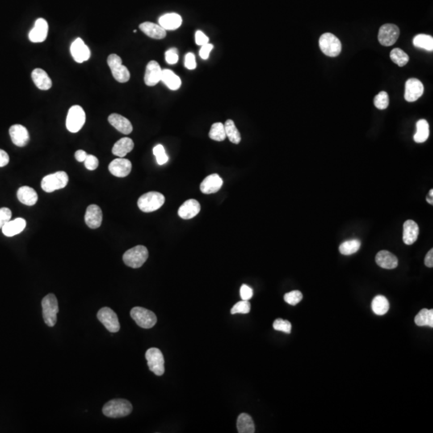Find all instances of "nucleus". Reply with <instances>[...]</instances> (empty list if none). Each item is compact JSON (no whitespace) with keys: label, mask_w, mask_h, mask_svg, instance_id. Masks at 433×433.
Masks as SVG:
<instances>
[{"label":"nucleus","mask_w":433,"mask_h":433,"mask_svg":"<svg viewBox=\"0 0 433 433\" xmlns=\"http://www.w3.org/2000/svg\"><path fill=\"white\" fill-rule=\"evenodd\" d=\"M132 405L128 400L123 399L111 400L104 405L103 414L109 418H120L132 413Z\"/></svg>","instance_id":"1"},{"label":"nucleus","mask_w":433,"mask_h":433,"mask_svg":"<svg viewBox=\"0 0 433 433\" xmlns=\"http://www.w3.org/2000/svg\"><path fill=\"white\" fill-rule=\"evenodd\" d=\"M425 266H428L429 268H432L433 266V250L431 249V250H429L428 252L427 255L425 257Z\"/></svg>","instance_id":"54"},{"label":"nucleus","mask_w":433,"mask_h":433,"mask_svg":"<svg viewBox=\"0 0 433 433\" xmlns=\"http://www.w3.org/2000/svg\"><path fill=\"white\" fill-rule=\"evenodd\" d=\"M222 185L223 181L221 177L216 173H214L203 180L201 183L200 190L205 194H215L220 190Z\"/></svg>","instance_id":"20"},{"label":"nucleus","mask_w":433,"mask_h":433,"mask_svg":"<svg viewBox=\"0 0 433 433\" xmlns=\"http://www.w3.org/2000/svg\"><path fill=\"white\" fill-rule=\"evenodd\" d=\"M85 120H86V115L82 107L80 106H72L67 115V128L69 132L76 133L83 128Z\"/></svg>","instance_id":"8"},{"label":"nucleus","mask_w":433,"mask_h":433,"mask_svg":"<svg viewBox=\"0 0 433 433\" xmlns=\"http://www.w3.org/2000/svg\"><path fill=\"white\" fill-rule=\"evenodd\" d=\"M320 48L326 56L335 57L342 51L340 40L331 33L323 34L320 38Z\"/></svg>","instance_id":"7"},{"label":"nucleus","mask_w":433,"mask_h":433,"mask_svg":"<svg viewBox=\"0 0 433 433\" xmlns=\"http://www.w3.org/2000/svg\"><path fill=\"white\" fill-rule=\"evenodd\" d=\"M10 138L13 144L18 147H24L30 140V136L27 128L21 124H14L9 129Z\"/></svg>","instance_id":"17"},{"label":"nucleus","mask_w":433,"mask_h":433,"mask_svg":"<svg viewBox=\"0 0 433 433\" xmlns=\"http://www.w3.org/2000/svg\"><path fill=\"white\" fill-rule=\"evenodd\" d=\"M413 44L416 48L427 50L429 52L433 51V38L431 35L420 34L415 36Z\"/></svg>","instance_id":"36"},{"label":"nucleus","mask_w":433,"mask_h":433,"mask_svg":"<svg viewBox=\"0 0 433 433\" xmlns=\"http://www.w3.org/2000/svg\"><path fill=\"white\" fill-rule=\"evenodd\" d=\"M178 50L176 48H171L168 50L167 52H165V60L167 61L169 64H175L178 63Z\"/></svg>","instance_id":"48"},{"label":"nucleus","mask_w":433,"mask_h":433,"mask_svg":"<svg viewBox=\"0 0 433 433\" xmlns=\"http://www.w3.org/2000/svg\"><path fill=\"white\" fill-rule=\"evenodd\" d=\"M375 262L378 266L387 270H392L398 266V258L388 250H381L376 254Z\"/></svg>","instance_id":"23"},{"label":"nucleus","mask_w":433,"mask_h":433,"mask_svg":"<svg viewBox=\"0 0 433 433\" xmlns=\"http://www.w3.org/2000/svg\"><path fill=\"white\" fill-rule=\"evenodd\" d=\"M159 25L165 30H176L181 27L182 19L181 15L176 13L163 14L159 18Z\"/></svg>","instance_id":"26"},{"label":"nucleus","mask_w":433,"mask_h":433,"mask_svg":"<svg viewBox=\"0 0 433 433\" xmlns=\"http://www.w3.org/2000/svg\"><path fill=\"white\" fill-rule=\"evenodd\" d=\"M97 319L111 333L120 330V325L116 314L109 308H103L97 313Z\"/></svg>","instance_id":"11"},{"label":"nucleus","mask_w":433,"mask_h":433,"mask_svg":"<svg viewBox=\"0 0 433 433\" xmlns=\"http://www.w3.org/2000/svg\"><path fill=\"white\" fill-rule=\"evenodd\" d=\"M429 196L433 197V190H431L429 191Z\"/></svg>","instance_id":"57"},{"label":"nucleus","mask_w":433,"mask_h":433,"mask_svg":"<svg viewBox=\"0 0 433 433\" xmlns=\"http://www.w3.org/2000/svg\"><path fill=\"white\" fill-rule=\"evenodd\" d=\"M68 183V174L65 172L59 171L44 177L42 180L41 187L43 191L52 193L66 187Z\"/></svg>","instance_id":"5"},{"label":"nucleus","mask_w":433,"mask_h":433,"mask_svg":"<svg viewBox=\"0 0 433 433\" xmlns=\"http://www.w3.org/2000/svg\"><path fill=\"white\" fill-rule=\"evenodd\" d=\"M88 153L84 150H77L75 153V157L77 159V161L79 162H84L86 159Z\"/></svg>","instance_id":"55"},{"label":"nucleus","mask_w":433,"mask_h":433,"mask_svg":"<svg viewBox=\"0 0 433 433\" xmlns=\"http://www.w3.org/2000/svg\"><path fill=\"white\" fill-rule=\"evenodd\" d=\"M389 302L383 295H377L374 298L371 303V308L374 313L377 316H384L389 310Z\"/></svg>","instance_id":"33"},{"label":"nucleus","mask_w":433,"mask_h":433,"mask_svg":"<svg viewBox=\"0 0 433 433\" xmlns=\"http://www.w3.org/2000/svg\"><path fill=\"white\" fill-rule=\"evenodd\" d=\"M11 215L12 214H11L10 209L6 208V207L0 209V229H2V226L6 222L10 221Z\"/></svg>","instance_id":"46"},{"label":"nucleus","mask_w":433,"mask_h":433,"mask_svg":"<svg viewBox=\"0 0 433 433\" xmlns=\"http://www.w3.org/2000/svg\"><path fill=\"white\" fill-rule=\"evenodd\" d=\"M165 202V198L163 194L152 191L140 197L137 205L139 209L142 212L151 213L154 212L161 208Z\"/></svg>","instance_id":"4"},{"label":"nucleus","mask_w":433,"mask_h":433,"mask_svg":"<svg viewBox=\"0 0 433 433\" xmlns=\"http://www.w3.org/2000/svg\"><path fill=\"white\" fill-rule=\"evenodd\" d=\"M253 290L247 285L243 284L240 289V295L242 300L249 301L253 297Z\"/></svg>","instance_id":"50"},{"label":"nucleus","mask_w":433,"mask_h":433,"mask_svg":"<svg viewBox=\"0 0 433 433\" xmlns=\"http://www.w3.org/2000/svg\"><path fill=\"white\" fill-rule=\"evenodd\" d=\"M250 312V303L247 300H241L236 303L231 309V314H248Z\"/></svg>","instance_id":"43"},{"label":"nucleus","mask_w":433,"mask_h":433,"mask_svg":"<svg viewBox=\"0 0 433 433\" xmlns=\"http://www.w3.org/2000/svg\"><path fill=\"white\" fill-rule=\"evenodd\" d=\"M425 88L421 81L415 78L409 79L405 85L404 98L408 102H414L422 97Z\"/></svg>","instance_id":"13"},{"label":"nucleus","mask_w":433,"mask_h":433,"mask_svg":"<svg viewBox=\"0 0 433 433\" xmlns=\"http://www.w3.org/2000/svg\"><path fill=\"white\" fill-rule=\"evenodd\" d=\"M374 105L378 109H386L389 106V97L386 92H380L374 98Z\"/></svg>","instance_id":"41"},{"label":"nucleus","mask_w":433,"mask_h":433,"mask_svg":"<svg viewBox=\"0 0 433 433\" xmlns=\"http://www.w3.org/2000/svg\"><path fill=\"white\" fill-rule=\"evenodd\" d=\"M213 48H214V45L210 43H207V44H205V45L202 46V48H201L200 52H199L201 58H202V59H203V60H207V59H208L209 58V56H210V53H211V51H212Z\"/></svg>","instance_id":"51"},{"label":"nucleus","mask_w":433,"mask_h":433,"mask_svg":"<svg viewBox=\"0 0 433 433\" xmlns=\"http://www.w3.org/2000/svg\"><path fill=\"white\" fill-rule=\"evenodd\" d=\"M161 81H162L169 89H171L173 91L179 89L180 87L182 85V81H181L180 77L177 76L173 71L169 70V69L162 70Z\"/></svg>","instance_id":"31"},{"label":"nucleus","mask_w":433,"mask_h":433,"mask_svg":"<svg viewBox=\"0 0 433 433\" xmlns=\"http://www.w3.org/2000/svg\"><path fill=\"white\" fill-rule=\"evenodd\" d=\"M43 317L45 324L50 327L55 326L57 321L59 305L57 299L53 294H48L42 300Z\"/></svg>","instance_id":"3"},{"label":"nucleus","mask_w":433,"mask_h":433,"mask_svg":"<svg viewBox=\"0 0 433 433\" xmlns=\"http://www.w3.org/2000/svg\"><path fill=\"white\" fill-rule=\"evenodd\" d=\"M400 36V29L396 25L386 23L380 28L378 39L380 44L385 47L393 45Z\"/></svg>","instance_id":"12"},{"label":"nucleus","mask_w":433,"mask_h":433,"mask_svg":"<svg viewBox=\"0 0 433 433\" xmlns=\"http://www.w3.org/2000/svg\"><path fill=\"white\" fill-rule=\"evenodd\" d=\"M108 64L111 69V74L115 81L120 83L128 82L130 79V72L128 68L122 64L121 58L115 55L111 54L108 57Z\"/></svg>","instance_id":"9"},{"label":"nucleus","mask_w":433,"mask_h":433,"mask_svg":"<svg viewBox=\"0 0 433 433\" xmlns=\"http://www.w3.org/2000/svg\"><path fill=\"white\" fill-rule=\"evenodd\" d=\"M426 201L429 202V204L433 205V197L428 196L426 198Z\"/></svg>","instance_id":"56"},{"label":"nucleus","mask_w":433,"mask_h":433,"mask_svg":"<svg viewBox=\"0 0 433 433\" xmlns=\"http://www.w3.org/2000/svg\"><path fill=\"white\" fill-rule=\"evenodd\" d=\"M237 432L239 433H254L255 432L254 421L246 413H241L237 418Z\"/></svg>","instance_id":"32"},{"label":"nucleus","mask_w":433,"mask_h":433,"mask_svg":"<svg viewBox=\"0 0 433 433\" xmlns=\"http://www.w3.org/2000/svg\"><path fill=\"white\" fill-rule=\"evenodd\" d=\"M139 27L145 35L153 39H161L166 36V30L156 23L144 22L141 23Z\"/></svg>","instance_id":"27"},{"label":"nucleus","mask_w":433,"mask_h":433,"mask_svg":"<svg viewBox=\"0 0 433 433\" xmlns=\"http://www.w3.org/2000/svg\"><path fill=\"white\" fill-rule=\"evenodd\" d=\"M153 154L157 158V162L160 165H165L169 160L167 154L165 153V148L161 144H157L153 148Z\"/></svg>","instance_id":"42"},{"label":"nucleus","mask_w":433,"mask_h":433,"mask_svg":"<svg viewBox=\"0 0 433 433\" xmlns=\"http://www.w3.org/2000/svg\"><path fill=\"white\" fill-rule=\"evenodd\" d=\"M71 54L75 61L77 63H83L89 60L91 56V52L89 47L85 44V42L81 38H77L71 45Z\"/></svg>","instance_id":"15"},{"label":"nucleus","mask_w":433,"mask_h":433,"mask_svg":"<svg viewBox=\"0 0 433 433\" xmlns=\"http://www.w3.org/2000/svg\"><path fill=\"white\" fill-rule=\"evenodd\" d=\"M48 23L47 21L39 18L35 21L33 28L29 32V39L32 43H41L44 41L48 36Z\"/></svg>","instance_id":"16"},{"label":"nucleus","mask_w":433,"mask_h":433,"mask_svg":"<svg viewBox=\"0 0 433 433\" xmlns=\"http://www.w3.org/2000/svg\"><path fill=\"white\" fill-rule=\"evenodd\" d=\"M149 258V251L144 245H136L124 253L123 261L126 266L132 268H140Z\"/></svg>","instance_id":"2"},{"label":"nucleus","mask_w":433,"mask_h":433,"mask_svg":"<svg viewBox=\"0 0 433 433\" xmlns=\"http://www.w3.org/2000/svg\"><path fill=\"white\" fill-rule=\"evenodd\" d=\"M209 136L211 137V139L216 140V141H223L225 140L226 138V134H225L224 124H221L220 122L213 124L210 133H209Z\"/></svg>","instance_id":"40"},{"label":"nucleus","mask_w":433,"mask_h":433,"mask_svg":"<svg viewBox=\"0 0 433 433\" xmlns=\"http://www.w3.org/2000/svg\"><path fill=\"white\" fill-rule=\"evenodd\" d=\"M85 223L91 229L99 228L103 220L102 211L97 205H91L86 210L85 216Z\"/></svg>","instance_id":"18"},{"label":"nucleus","mask_w":433,"mask_h":433,"mask_svg":"<svg viewBox=\"0 0 433 433\" xmlns=\"http://www.w3.org/2000/svg\"><path fill=\"white\" fill-rule=\"evenodd\" d=\"M17 198L22 204L26 206H34L37 202V193L32 188L29 186H22L17 191Z\"/></svg>","instance_id":"29"},{"label":"nucleus","mask_w":433,"mask_h":433,"mask_svg":"<svg viewBox=\"0 0 433 433\" xmlns=\"http://www.w3.org/2000/svg\"><path fill=\"white\" fill-rule=\"evenodd\" d=\"M130 316L140 327L150 329L157 324V316L146 308L135 307L131 310Z\"/></svg>","instance_id":"6"},{"label":"nucleus","mask_w":433,"mask_h":433,"mask_svg":"<svg viewBox=\"0 0 433 433\" xmlns=\"http://www.w3.org/2000/svg\"><path fill=\"white\" fill-rule=\"evenodd\" d=\"M303 299V294L299 291H293L284 295V300L290 305H297Z\"/></svg>","instance_id":"44"},{"label":"nucleus","mask_w":433,"mask_h":433,"mask_svg":"<svg viewBox=\"0 0 433 433\" xmlns=\"http://www.w3.org/2000/svg\"><path fill=\"white\" fill-rule=\"evenodd\" d=\"M110 173L117 178H125L132 170V163L128 159L116 158L108 165Z\"/></svg>","instance_id":"14"},{"label":"nucleus","mask_w":433,"mask_h":433,"mask_svg":"<svg viewBox=\"0 0 433 433\" xmlns=\"http://www.w3.org/2000/svg\"><path fill=\"white\" fill-rule=\"evenodd\" d=\"M84 162H85V167H86L87 169H89V170H95V169L98 168V165H99L98 159L95 156H93V155L88 154Z\"/></svg>","instance_id":"47"},{"label":"nucleus","mask_w":433,"mask_h":433,"mask_svg":"<svg viewBox=\"0 0 433 433\" xmlns=\"http://www.w3.org/2000/svg\"><path fill=\"white\" fill-rule=\"evenodd\" d=\"M201 211V205L195 199H190L184 202L178 210V215L182 219H191L198 215Z\"/></svg>","instance_id":"21"},{"label":"nucleus","mask_w":433,"mask_h":433,"mask_svg":"<svg viewBox=\"0 0 433 433\" xmlns=\"http://www.w3.org/2000/svg\"><path fill=\"white\" fill-rule=\"evenodd\" d=\"M134 148V143L132 139L128 137H124L118 140L117 142L114 144L111 152L115 156L119 157H125L126 155L130 153Z\"/></svg>","instance_id":"30"},{"label":"nucleus","mask_w":433,"mask_h":433,"mask_svg":"<svg viewBox=\"0 0 433 433\" xmlns=\"http://www.w3.org/2000/svg\"><path fill=\"white\" fill-rule=\"evenodd\" d=\"M31 78L35 86L40 90H48L52 88V82L47 72L41 68H35L31 73Z\"/></svg>","instance_id":"25"},{"label":"nucleus","mask_w":433,"mask_h":433,"mask_svg":"<svg viewBox=\"0 0 433 433\" xmlns=\"http://www.w3.org/2000/svg\"><path fill=\"white\" fill-rule=\"evenodd\" d=\"M27 223L25 221V219L19 218L14 219L13 221H9L6 222L2 228V233L6 237H13V236L19 234L21 232H23L25 229Z\"/></svg>","instance_id":"28"},{"label":"nucleus","mask_w":433,"mask_h":433,"mask_svg":"<svg viewBox=\"0 0 433 433\" xmlns=\"http://www.w3.org/2000/svg\"><path fill=\"white\" fill-rule=\"evenodd\" d=\"M195 40L198 45L203 46L209 43V38L202 31H198L195 35Z\"/></svg>","instance_id":"52"},{"label":"nucleus","mask_w":433,"mask_h":433,"mask_svg":"<svg viewBox=\"0 0 433 433\" xmlns=\"http://www.w3.org/2000/svg\"><path fill=\"white\" fill-rule=\"evenodd\" d=\"M274 330L283 331L287 334H290L291 331V324L287 320H283L282 319H277L274 320L273 324Z\"/></svg>","instance_id":"45"},{"label":"nucleus","mask_w":433,"mask_h":433,"mask_svg":"<svg viewBox=\"0 0 433 433\" xmlns=\"http://www.w3.org/2000/svg\"><path fill=\"white\" fill-rule=\"evenodd\" d=\"M185 65L190 70H194L197 67L196 58L194 53L189 52L185 57Z\"/></svg>","instance_id":"49"},{"label":"nucleus","mask_w":433,"mask_h":433,"mask_svg":"<svg viewBox=\"0 0 433 433\" xmlns=\"http://www.w3.org/2000/svg\"><path fill=\"white\" fill-rule=\"evenodd\" d=\"M161 67L158 63L155 60H151L149 64H147L145 74H144V83L148 86H154L157 85L161 79Z\"/></svg>","instance_id":"19"},{"label":"nucleus","mask_w":433,"mask_h":433,"mask_svg":"<svg viewBox=\"0 0 433 433\" xmlns=\"http://www.w3.org/2000/svg\"><path fill=\"white\" fill-rule=\"evenodd\" d=\"M149 370L155 375L161 376L165 372V359L161 350L156 347L149 348L145 353Z\"/></svg>","instance_id":"10"},{"label":"nucleus","mask_w":433,"mask_h":433,"mask_svg":"<svg viewBox=\"0 0 433 433\" xmlns=\"http://www.w3.org/2000/svg\"><path fill=\"white\" fill-rule=\"evenodd\" d=\"M108 122L111 125L113 126L115 129L121 132L123 134H130L132 132V125L131 122L119 114L112 113L108 116Z\"/></svg>","instance_id":"22"},{"label":"nucleus","mask_w":433,"mask_h":433,"mask_svg":"<svg viewBox=\"0 0 433 433\" xmlns=\"http://www.w3.org/2000/svg\"><path fill=\"white\" fill-rule=\"evenodd\" d=\"M419 236V226L413 220H408L404 223L403 241L406 245H413Z\"/></svg>","instance_id":"24"},{"label":"nucleus","mask_w":433,"mask_h":433,"mask_svg":"<svg viewBox=\"0 0 433 433\" xmlns=\"http://www.w3.org/2000/svg\"><path fill=\"white\" fill-rule=\"evenodd\" d=\"M10 161L8 154L2 149H0V167H4Z\"/></svg>","instance_id":"53"},{"label":"nucleus","mask_w":433,"mask_h":433,"mask_svg":"<svg viewBox=\"0 0 433 433\" xmlns=\"http://www.w3.org/2000/svg\"><path fill=\"white\" fill-rule=\"evenodd\" d=\"M429 136V124L427 120L421 119L417 123V132L414 135V140L417 143H424Z\"/></svg>","instance_id":"34"},{"label":"nucleus","mask_w":433,"mask_h":433,"mask_svg":"<svg viewBox=\"0 0 433 433\" xmlns=\"http://www.w3.org/2000/svg\"><path fill=\"white\" fill-rule=\"evenodd\" d=\"M390 58L392 61L397 64L398 66L404 67L409 61V56L406 52H404L400 48H394L390 53Z\"/></svg>","instance_id":"39"},{"label":"nucleus","mask_w":433,"mask_h":433,"mask_svg":"<svg viewBox=\"0 0 433 433\" xmlns=\"http://www.w3.org/2000/svg\"><path fill=\"white\" fill-rule=\"evenodd\" d=\"M224 127H225L226 137L229 138L231 142L236 144H239L241 140V134L236 127L234 122L232 120H227L224 124Z\"/></svg>","instance_id":"37"},{"label":"nucleus","mask_w":433,"mask_h":433,"mask_svg":"<svg viewBox=\"0 0 433 433\" xmlns=\"http://www.w3.org/2000/svg\"><path fill=\"white\" fill-rule=\"evenodd\" d=\"M361 246L359 240L352 239L344 241L339 245V252L343 255H351L355 254Z\"/></svg>","instance_id":"38"},{"label":"nucleus","mask_w":433,"mask_h":433,"mask_svg":"<svg viewBox=\"0 0 433 433\" xmlns=\"http://www.w3.org/2000/svg\"><path fill=\"white\" fill-rule=\"evenodd\" d=\"M415 324L419 326L433 327V310H421L415 318Z\"/></svg>","instance_id":"35"}]
</instances>
